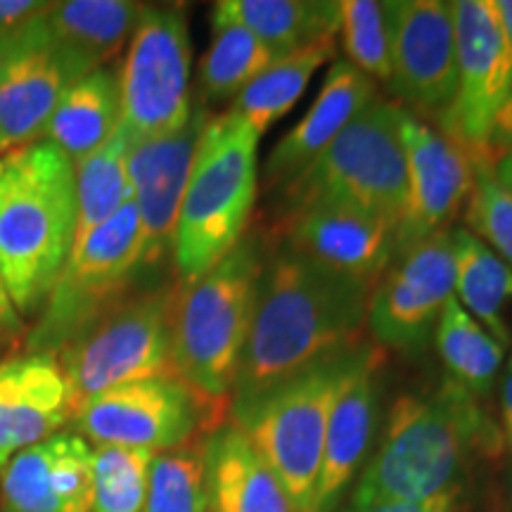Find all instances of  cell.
I'll return each instance as SVG.
<instances>
[{
	"label": "cell",
	"instance_id": "1",
	"mask_svg": "<svg viewBox=\"0 0 512 512\" xmlns=\"http://www.w3.org/2000/svg\"><path fill=\"white\" fill-rule=\"evenodd\" d=\"M373 290L375 283L330 271L290 247L268 259L230 415L245 413L280 384L366 342Z\"/></svg>",
	"mask_w": 512,
	"mask_h": 512
},
{
	"label": "cell",
	"instance_id": "2",
	"mask_svg": "<svg viewBox=\"0 0 512 512\" xmlns=\"http://www.w3.org/2000/svg\"><path fill=\"white\" fill-rule=\"evenodd\" d=\"M498 444L501 434L477 396L451 377L430 394H403L389 408L384 437L358 477L351 505L420 503L465 489L472 460Z\"/></svg>",
	"mask_w": 512,
	"mask_h": 512
},
{
	"label": "cell",
	"instance_id": "3",
	"mask_svg": "<svg viewBox=\"0 0 512 512\" xmlns=\"http://www.w3.org/2000/svg\"><path fill=\"white\" fill-rule=\"evenodd\" d=\"M76 228V171L43 140L0 164V278L19 316L46 302Z\"/></svg>",
	"mask_w": 512,
	"mask_h": 512
},
{
	"label": "cell",
	"instance_id": "4",
	"mask_svg": "<svg viewBox=\"0 0 512 512\" xmlns=\"http://www.w3.org/2000/svg\"><path fill=\"white\" fill-rule=\"evenodd\" d=\"M264 264L259 238L247 233L209 273L195 283H178L171 323L174 373L219 425H226L233 406Z\"/></svg>",
	"mask_w": 512,
	"mask_h": 512
},
{
	"label": "cell",
	"instance_id": "5",
	"mask_svg": "<svg viewBox=\"0 0 512 512\" xmlns=\"http://www.w3.org/2000/svg\"><path fill=\"white\" fill-rule=\"evenodd\" d=\"M259 136L233 112L209 117L178 214L174 264L181 285L221 264L245 238L259 192Z\"/></svg>",
	"mask_w": 512,
	"mask_h": 512
},
{
	"label": "cell",
	"instance_id": "6",
	"mask_svg": "<svg viewBox=\"0 0 512 512\" xmlns=\"http://www.w3.org/2000/svg\"><path fill=\"white\" fill-rule=\"evenodd\" d=\"M377 354L363 342L325 358L233 418L283 484L292 512H311L332 408Z\"/></svg>",
	"mask_w": 512,
	"mask_h": 512
},
{
	"label": "cell",
	"instance_id": "7",
	"mask_svg": "<svg viewBox=\"0 0 512 512\" xmlns=\"http://www.w3.org/2000/svg\"><path fill=\"white\" fill-rule=\"evenodd\" d=\"M178 287L126 292L57 351V361L79 408L124 384L176 377L171 323Z\"/></svg>",
	"mask_w": 512,
	"mask_h": 512
},
{
	"label": "cell",
	"instance_id": "8",
	"mask_svg": "<svg viewBox=\"0 0 512 512\" xmlns=\"http://www.w3.org/2000/svg\"><path fill=\"white\" fill-rule=\"evenodd\" d=\"M401 114V105L377 95L302 176L285 185L290 211L335 200L366 209L394 230L399 228L408 185Z\"/></svg>",
	"mask_w": 512,
	"mask_h": 512
},
{
	"label": "cell",
	"instance_id": "9",
	"mask_svg": "<svg viewBox=\"0 0 512 512\" xmlns=\"http://www.w3.org/2000/svg\"><path fill=\"white\" fill-rule=\"evenodd\" d=\"M140 266V216L136 202L128 200L69 254L29 332L27 354H57L76 332L131 292L133 275Z\"/></svg>",
	"mask_w": 512,
	"mask_h": 512
},
{
	"label": "cell",
	"instance_id": "10",
	"mask_svg": "<svg viewBox=\"0 0 512 512\" xmlns=\"http://www.w3.org/2000/svg\"><path fill=\"white\" fill-rule=\"evenodd\" d=\"M190 36L181 8H145L119 72L121 121L131 143L181 131L192 117Z\"/></svg>",
	"mask_w": 512,
	"mask_h": 512
},
{
	"label": "cell",
	"instance_id": "11",
	"mask_svg": "<svg viewBox=\"0 0 512 512\" xmlns=\"http://www.w3.org/2000/svg\"><path fill=\"white\" fill-rule=\"evenodd\" d=\"M79 432L95 446L145 448L152 453L195 444L219 422L200 396L178 377H155L91 396L74 411Z\"/></svg>",
	"mask_w": 512,
	"mask_h": 512
},
{
	"label": "cell",
	"instance_id": "12",
	"mask_svg": "<svg viewBox=\"0 0 512 512\" xmlns=\"http://www.w3.org/2000/svg\"><path fill=\"white\" fill-rule=\"evenodd\" d=\"M456 29L458 88L437 128L463 147L472 164L496 166L489 155L494 121L508 93L512 53L498 22L494 0L451 3Z\"/></svg>",
	"mask_w": 512,
	"mask_h": 512
},
{
	"label": "cell",
	"instance_id": "13",
	"mask_svg": "<svg viewBox=\"0 0 512 512\" xmlns=\"http://www.w3.org/2000/svg\"><path fill=\"white\" fill-rule=\"evenodd\" d=\"M456 283L451 228L422 240L399 256V264L377 280L368 306V330L380 347L420 349Z\"/></svg>",
	"mask_w": 512,
	"mask_h": 512
},
{
	"label": "cell",
	"instance_id": "14",
	"mask_svg": "<svg viewBox=\"0 0 512 512\" xmlns=\"http://www.w3.org/2000/svg\"><path fill=\"white\" fill-rule=\"evenodd\" d=\"M401 138L408 185L396 228V256L448 230L475 183V164L463 147L406 107L401 114Z\"/></svg>",
	"mask_w": 512,
	"mask_h": 512
},
{
	"label": "cell",
	"instance_id": "15",
	"mask_svg": "<svg viewBox=\"0 0 512 512\" xmlns=\"http://www.w3.org/2000/svg\"><path fill=\"white\" fill-rule=\"evenodd\" d=\"M389 88L422 121H439L448 112L458 88L451 3L406 0L399 5Z\"/></svg>",
	"mask_w": 512,
	"mask_h": 512
},
{
	"label": "cell",
	"instance_id": "16",
	"mask_svg": "<svg viewBox=\"0 0 512 512\" xmlns=\"http://www.w3.org/2000/svg\"><path fill=\"white\" fill-rule=\"evenodd\" d=\"M207 119V110L197 107L181 131L131 143L128 181L140 216L143 266L174 256L178 214Z\"/></svg>",
	"mask_w": 512,
	"mask_h": 512
},
{
	"label": "cell",
	"instance_id": "17",
	"mask_svg": "<svg viewBox=\"0 0 512 512\" xmlns=\"http://www.w3.org/2000/svg\"><path fill=\"white\" fill-rule=\"evenodd\" d=\"M285 238L292 252L375 285L396 256V230L387 221L335 200L292 209L285 221Z\"/></svg>",
	"mask_w": 512,
	"mask_h": 512
},
{
	"label": "cell",
	"instance_id": "18",
	"mask_svg": "<svg viewBox=\"0 0 512 512\" xmlns=\"http://www.w3.org/2000/svg\"><path fill=\"white\" fill-rule=\"evenodd\" d=\"M67 86L72 79L50 43L43 17L10 43L0 69V152L5 157L38 143Z\"/></svg>",
	"mask_w": 512,
	"mask_h": 512
},
{
	"label": "cell",
	"instance_id": "19",
	"mask_svg": "<svg viewBox=\"0 0 512 512\" xmlns=\"http://www.w3.org/2000/svg\"><path fill=\"white\" fill-rule=\"evenodd\" d=\"M0 491L8 512H91L93 448L79 434L57 432L8 460Z\"/></svg>",
	"mask_w": 512,
	"mask_h": 512
},
{
	"label": "cell",
	"instance_id": "20",
	"mask_svg": "<svg viewBox=\"0 0 512 512\" xmlns=\"http://www.w3.org/2000/svg\"><path fill=\"white\" fill-rule=\"evenodd\" d=\"M76 403L55 354L0 361V470L24 448L41 444L74 420Z\"/></svg>",
	"mask_w": 512,
	"mask_h": 512
},
{
	"label": "cell",
	"instance_id": "21",
	"mask_svg": "<svg viewBox=\"0 0 512 512\" xmlns=\"http://www.w3.org/2000/svg\"><path fill=\"white\" fill-rule=\"evenodd\" d=\"M377 98L373 79L358 72L347 60H337L325 76L318 98L309 112L285 133L266 159L264 181L268 188H285L302 176L328 150L332 140Z\"/></svg>",
	"mask_w": 512,
	"mask_h": 512
},
{
	"label": "cell",
	"instance_id": "22",
	"mask_svg": "<svg viewBox=\"0 0 512 512\" xmlns=\"http://www.w3.org/2000/svg\"><path fill=\"white\" fill-rule=\"evenodd\" d=\"M382 351L351 380L332 408L311 512H335L366 458L380 413Z\"/></svg>",
	"mask_w": 512,
	"mask_h": 512
},
{
	"label": "cell",
	"instance_id": "23",
	"mask_svg": "<svg viewBox=\"0 0 512 512\" xmlns=\"http://www.w3.org/2000/svg\"><path fill=\"white\" fill-rule=\"evenodd\" d=\"M145 5L131 0H67L50 3L46 31L69 79L105 69L133 36Z\"/></svg>",
	"mask_w": 512,
	"mask_h": 512
},
{
	"label": "cell",
	"instance_id": "24",
	"mask_svg": "<svg viewBox=\"0 0 512 512\" xmlns=\"http://www.w3.org/2000/svg\"><path fill=\"white\" fill-rule=\"evenodd\" d=\"M209 512H292L283 484L238 422H226L204 444Z\"/></svg>",
	"mask_w": 512,
	"mask_h": 512
},
{
	"label": "cell",
	"instance_id": "25",
	"mask_svg": "<svg viewBox=\"0 0 512 512\" xmlns=\"http://www.w3.org/2000/svg\"><path fill=\"white\" fill-rule=\"evenodd\" d=\"M119 121V74L98 69L67 86L43 136L76 166L114 136Z\"/></svg>",
	"mask_w": 512,
	"mask_h": 512
},
{
	"label": "cell",
	"instance_id": "26",
	"mask_svg": "<svg viewBox=\"0 0 512 512\" xmlns=\"http://www.w3.org/2000/svg\"><path fill=\"white\" fill-rule=\"evenodd\" d=\"M456 283L453 297L505 349L510 332L505 309L512 302V268L467 228L451 230Z\"/></svg>",
	"mask_w": 512,
	"mask_h": 512
},
{
	"label": "cell",
	"instance_id": "27",
	"mask_svg": "<svg viewBox=\"0 0 512 512\" xmlns=\"http://www.w3.org/2000/svg\"><path fill=\"white\" fill-rule=\"evenodd\" d=\"M214 22L240 24L266 46L290 53L337 34L339 10L323 0H221L214 5Z\"/></svg>",
	"mask_w": 512,
	"mask_h": 512
},
{
	"label": "cell",
	"instance_id": "28",
	"mask_svg": "<svg viewBox=\"0 0 512 512\" xmlns=\"http://www.w3.org/2000/svg\"><path fill=\"white\" fill-rule=\"evenodd\" d=\"M335 48L337 34H328L285 53L233 100L230 112L261 138L275 121L283 119L297 105L311 76L335 57Z\"/></svg>",
	"mask_w": 512,
	"mask_h": 512
},
{
	"label": "cell",
	"instance_id": "29",
	"mask_svg": "<svg viewBox=\"0 0 512 512\" xmlns=\"http://www.w3.org/2000/svg\"><path fill=\"white\" fill-rule=\"evenodd\" d=\"M128 150H131V138L119 126L100 150L74 166L76 228L72 252L81 247V242L95 228L110 221L128 200H133L131 181H128Z\"/></svg>",
	"mask_w": 512,
	"mask_h": 512
},
{
	"label": "cell",
	"instance_id": "30",
	"mask_svg": "<svg viewBox=\"0 0 512 512\" xmlns=\"http://www.w3.org/2000/svg\"><path fill=\"white\" fill-rule=\"evenodd\" d=\"M437 351L448 377L472 396H486L501 373L505 349L451 297L434 328Z\"/></svg>",
	"mask_w": 512,
	"mask_h": 512
},
{
	"label": "cell",
	"instance_id": "31",
	"mask_svg": "<svg viewBox=\"0 0 512 512\" xmlns=\"http://www.w3.org/2000/svg\"><path fill=\"white\" fill-rule=\"evenodd\" d=\"M283 55L261 43L240 24L214 22V41L200 67L204 93L209 100L238 98L249 83L259 79Z\"/></svg>",
	"mask_w": 512,
	"mask_h": 512
},
{
	"label": "cell",
	"instance_id": "32",
	"mask_svg": "<svg viewBox=\"0 0 512 512\" xmlns=\"http://www.w3.org/2000/svg\"><path fill=\"white\" fill-rule=\"evenodd\" d=\"M399 5L382 0H342L339 31H342L344 53L358 69L373 81L389 83L394 62L396 27H399Z\"/></svg>",
	"mask_w": 512,
	"mask_h": 512
},
{
	"label": "cell",
	"instance_id": "33",
	"mask_svg": "<svg viewBox=\"0 0 512 512\" xmlns=\"http://www.w3.org/2000/svg\"><path fill=\"white\" fill-rule=\"evenodd\" d=\"M140 512H209L204 444L157 453Z\"/></svg>",
	"mask_w": 512,
	"mask_h": 512
},
{
	"label": "cell",
	"instance_id": "34",
	"mask_svg": "<svg viewBox=\"0 0 512 512\" xmlns=\"http://www.w3.org/2000/svg\"><path fill=\"white\" fill-rule=\"evenodd\" d=\"M157 453L145 448H93V510L140 512L147 494V477Z\"/></svg>",
	"mask_w": 512,
	"mask_h": 512
},
{
	"label": "cell",
	"instance_id": "35",
	"mask_svg": "<svg viewBox=\"0 0 512 512\" xmlns=\"http://www.w3.org/2000/svg\"><path fill=\"white\" fill-rule=\"evenodd\" d=\"M467 230L489 245L512 268V195L496 181L494 166L475 164L467 195Z\"/></svg>",
	"mask_w": 512,
	"mask_h": 512
},
{
	"label": "cell",
	"instance_id": "36",
	"mask_svg": "<svg viewBox=\"0 0 512 512\" xmlns=\"http://www.w3.org/2000/svg\"><path fill=\"white\" fill-rule=\"evenodd\" d=\"M50 3H36V0H0V41H17L24 31L46 17Z\"/></svg>",
	"mask_w": 512,
	"mask_h": 512
},
{
	"label": "cell",
	"instance_id": "37",
	"mask_svg": "<svg viewBox=\"0 0 512 512\" xmlns=\"http://www.w3.org/2000/svg\"><path fill=\"white\" fill-rule=\"evenodd\" d=\"M344 512H470L465 501V489L448 491L444 496L420 503H375V505H349Z\"/></svg>",
	"mask_w": 512,
	"mask_h": 512
},
{
	"label": "cell",
	"instance_id": "38",
	"mask_svg": "<svg viewBox=\"0 0 512 512\" xmlns=\"http://www.w3.org/2000/svg\"><path fill=\"white\" fill-rule=\"evenodd\" d=\"M512 147V76H510V86L508 93H505V100L498 110V117L494 121V133H491V143H489V155L491 159H496L508 152Z\"/></svg>",
	"mask_w": 512,
	"mask_h": 512
},
{
	"label": "cell",
	"instance_id": "39",
	"mask_svg": "<svg viewBox=\"0 0 512 512\" xmlns=\"http://www.w3.org/2000/svg\"><path fill=\"white\" fill-rule=\"evenodd\" d=\"M19 335H22V316L17 313L8 294V287L0 278V342L15 344Z\"/></svg>",
	"mask_w": 512,
	"mask_h": 512
},
{
	"label": "cell",
	"instance_id": "40",
	"mask_svg": "<svg viewBox=\"0 0 512 512\" xmlns=\"http://www.w3.org/2000/svg\"><path fill=\"white\" fill-rule=\"evenodd\" d=\"M501 418H503V437L512 448V358L503 373L501 384Z\"/></svg>",
	"mask_w": 512,
	"mask_h": 512
},
{
	"label": "cell",
	"instance_id": "41",
	"mask_svg": "<svg viewBox=\"0 0 512 512\" xmlns=\"http://www.w3.org/2000/svg\"><path fill=\"white\" fill-rule=\"evenodd\" d=\"M494 10H496V17H498V22H501L505 41H508V48L512 53V0H494Z\"/></svg>",
	"mask_w": 512,
	"mask_h": 512
},
{
	"label": "cell",
	"instance_id": "42",
	"mask_svg": "<svg viewBox=\"0 0 512 512\" xmlns=\"http://www.w3.org/2000/svg\"><path fill=\"white\" fill-rule=\"evenodd\" d=\"M494 176H496V181L501 183L503 188L512 195V147H510L508 152H503V155L496 159Z\"/></svg>",
	"mask_w": 512,
	"mask_h": 512
},
{
	"label": "cell",
	"instance_id": "43",
	"mask_svg": "<svg viewBox=\"0 0 512 512\" xmlns=\"http://www.w3.org/2000/svg\"><path fill=\"white\" fill-rule=\"evenodd\" d=\"M8 50H10V43H3V41H0V69H3L5 57H8Z\"/></svg>",
	"mask_w": 512,
	"mask_h": 512
},
{
	"label": "cell",
	"instance_id": "44",
	"mask_svg": "<svg viewBox=\"0 0 512 512\" xmlns=\"http://www.w3.org/2000/svg\"><path fill=\"white\" fill-rule=\"evenodd\" d=\"M5 162V155H3V152H0V164H3Z\"/></svg>",
	"mask_w": 512,
	"mask_h": 512
},
{
	"label": "cell",
	"instance_id": "45",
	"mask_svg": "<svg viewBox=\"0 0 512 512\" xmlns=\"http://www.w3.org/2000/svg\"><path fill=\"white\" fill-rule=\"evenodd\" d=\"M510 498H512V477H510Z\"/></svg>",
	"mask_w": 512,
	"mask_h": 512
},
{
	"label": "cell",
	"instance_id": "46",
	"mask_svg": "<svg viewBox=\"0 0 512 512\" xmlns=\"http://www.w3.org/2000/svg\"><path fill=\"white\" fill-rule=\"evenodd\" d=\"M3 347H5V344H3V342H0V349H3Z\"/></svg>",
	"mask_w": 512,
	"mask_h": 512
}]
</instances>
